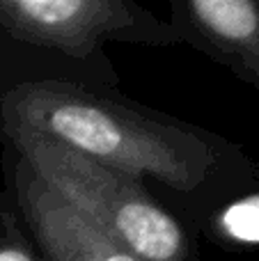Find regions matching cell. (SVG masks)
<instances>
[{"label":"cell","mask_w":259,"mask_h":261,"mask_svg":"<svg viewBox=\"0 0 259 261\" xmlns=\"http://www.w3.org/2000/svg\"><path fill=\"white\" fill-rule=\"evenodd\" d=\"M7 124L44 133L128 176L193 188L209 156L200 142L62 83H28L7 96Z\"/></svg>","instance_id":"obj_1"},{"label":"cell","mask_w":259,"mask_h":261,"mask_svg":"<svg viewBox=\"0 0 259 261\" xmlns=\"http://www.w3.org/2000/svg\"><path fill=\"white\" fill-rule=\"evenodd\" d=\"M32 172L140 261H186L188 241L140 179L106 167L37 130L7 124Z\"/></svg>","instance_id":"obj_2"},{"label":"cell","mask_w":259,"mask_h":261,"mask_svg":"<svg viewBox=\"0 0 259 261\" xmlns=\"http://www.w3.org/2000/svg\"><path fill=\"white\" fill-rule=\"evenodd\" d=\"M0 25L25 44L90 55L128 30L133 12L119 0H0Z\"/></svg>","instance_id":"obj_3"},{"label":"cell","mask_w":259,"mask_h":261,"mask_svg":"<svg viewBox=\"0 0 259 261\" xmlns=\"http://www.w3.org/2000/svg\"><path fill=\"white\" fill-rule=\"evenodd\" d=\"M16 186L25 220L48 261H140L55 195L25 161L18 163Z\"/></svg>","instance_id":"obj_4"},{"label":"cell","mask_w":259,"mask_h":261,"mask_svg":"<svg viewBox=\"0 0 259 261\" xmlns=\"http://www.w3.org/2000/svg\"><path fill=\"white\" fill-rule=\"evenodd\" d=\"M188 21L223 53L237 55L259 78V3L252 0H193Z\"/></svg>","instance_id":"obj_5"},{"label":"cell","mask_w":259,"mask_h":261,"mask_svg":"<svg viewBox=\"0 0 259 261\" xmlns=\"http://www.w3.org/2000/svg\"><path fill=\"white\" fill-rule=\"evenodd\" d=\"M229 234L239 236V241L259 243V197L248 199L246 204H239L229 213Z\"/></svg>","instance_id":"obj_6"},{"label":"cell","mask_w":259,"mask_h":261,"mask_svg":"<svg viewBox=\"0 0 259 261\" xmlns=\"http://www.w3.org/2000/svg\"><path fill=\"white\" fill-rule=\"evenodd\" d=\"M9 220H12L9 213L3 211V218H0V261H39Z\"/></svg>","instance_id":"obj_7"}]
</instances>
